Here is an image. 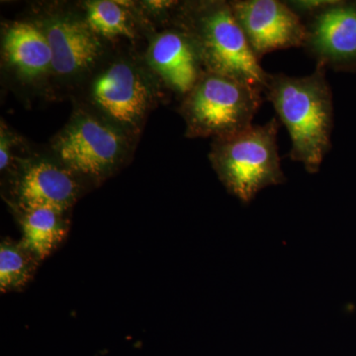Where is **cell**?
Returning <instances> with one entry per match:
<instances>
[{"instance_id": "cell-1", "label": "cell", "mask_w": 356, "mask_h": 356, "mask_svg": "<svg viewBox=\"0 0 356 356\" xmlns=\"http://www.w3.org/2000/svg\"><path fill=\"white\" fill-rule=\"evenodd\" d=\"M163 86L137 51L114 46L72 91L74 106L139 140Z\"/></svg>"}, {"instance_id": "cell-2", "label": "cell", "mask_w": 356, "mask_h": 356, "mask_svg": "<svg viewBox=\"0 0 356 356\" xmlns=\"http://www.w3.org/2000/svg\"><path fill=\"white\" fill-rule=\"evenodd\" d=\"M290 139V158L309 173L320 170L331 149L334 108L325 65L317 64L309 76L268 74L264 88Z\"/></svg>"}, {"instance_id": "cell-3", "label": "cell", "mask_w": 356, "mask_h": 356, "mask_svg": "<svg viewBox=\"0 0 356 356\" xmlns=\"http://www.w3.org/2000/svg\"><path fill=\"white\" fill-rule=\"evenodd\" d=\"M170 25L186 33L206 72L266 88L268 72L250 50L229 1L178 2Z\"/></svg>"}, {"instance_id": "cell-4", "label": "cell", "mask_w": 356, "mask_h": 356, "mask_svg": "<svg viewBox=\"0 0 356 356\" xmlns=\"http://www.w3.org/2000/svg\"><path fill=\"white\" fill-rule=\"evenodd\" d=\"M277 119L250 125L240 132L213 140L209 159L227 191L243 203L259 191L286 181L278 154Z\"/></svg>"}, {"instance_id": "cell-5", "label": "cell", "mask_w": 356, "mask_h": 356, "mask_svg": "<svg viewBox=\"0 0 356 356\" xmlns=\"http://www.w3.org/2000/svg\"><path fill=\"white\" fill-rule=\"evenodd\" d=\"M137 143L99 117L74 106L69 121L51 138L48 151L95 186L131 161Z\"/></svg>"}, {"instance_id": "cell-6", "label": "cell", "mask_w": 356, "mask_h": 356, "mask_svg": "<svg viewBox=\"0 0 356 356\" xmlns=\"http://www.w3.org/2000/svg\"><path fill=\"white\" fill-rule=\"evenodd\" d=\"M262 92L259 86L204 70L180 104L185 136L214 140L248 128L261 108Z\"/></svg>"}, {"instance_id": "cell-7", "label": "cell", "mask_w": 356, "mask_h": 356, "mask_svg": "<svg viewBox=\"0 0 356 356\" xmlns=\"http://www.w3.org/2000/svg\"><path fill=\"white\" fill-rule=\"evenodd\" d=\"M31 19L43 31L53 53L54 98L72 95L114 47L89 27L81 6L50 4Z\"/></svg>"}, {"instance_id": "cell-8", "label": "cell", "mask_w": 356, "mask_h": 356, "mask_svg": "<svg viewBox=\"0 0 356 356\" xmlns=\"http://www.w3.org/2000/svg\"><path fill=\"white\" fill-rule=\"evenodd\" d=\"M8 175L13 205L18 212L42 207L70 212L91 187L49 151L25 152Z\"/></svg>"}, {"instance_id": "cell-9", "label": "cell", "mask_w": 356, "mask_h": 356, "mask_svg": "<svg viewBox=\"0 0 356 356\" xmlns=\"http://www.w3.org/2000/svg\"><path fill=\"white\" fill-rule=\"evenodd\" d=\"M1 67L19 92L51 97L53 53L48 39L31 18L13 21L2 28Z\"/></svg>"}, {"instance_id": "cell-10", "label": "cell", "mask_w": 356, "mask_h": 356, "mask_svg": "<svg viewBox=\"0 0 356 356\" xmlns=\"http://www.w3.org/2000/svg\"><path fill=\"white\" fill-rule=\"evenodd\" d=\"M234 15L257 60L278 50L304 47L306 26L285 1L234 0Z\"/></svg>"}, {"instance_id": "cell-11", "label": "cell", "mask_w": 356, "mask_h": 356, "mask_svg": "<svg viewBox=\"0 0 356 356\" xmlns=\"http://www.w3.org/2000/svg\"><path fill=\"white\" fill-rule=\"evenodd\" d=\"M305 26L304 48L317 64L336 70L356 67V3L337 1Z\"/></svg>"}, {"instance_id": "cell-12", "label": "cell", "mask_w": 356, "mask_h": 356, "mask_svg": "<svg viewBox=\"0 0 356 356\" xmlns=\"http://www.w3.org/2000/svg\"><path fill=\"white\" fill-rule=\"evenodd\" d=\"M144 58L161 86L181 98L193 88L204 72L191 37L173 25L152 35Z\"/></svg>"}, {"instance_id": "cell-13", "label": "cell", "mask_w": 356, "mask_h": 356, "mask_svg": "<svg viewBox=\"0 0 356 356\" xmlns=\"http://www.w3.org/2000/svg\"><path fill=\"white\" fill-rule=\"evenodd\" d=\"M81 8L89 27L112 46L123 41L132 43L147 23L142 13L139 16V11L124 2L92 0L83 2Z\"/></svg>"}, {"instance_id": "cell-14", "label": "cell", "mask_w": 356, "mask_h": 356, "mask_svg": "<svg viewBox=\"0 0 356 356\" xmlns=\"http://www.w3.org/2000/svg\"><path fill=\"white\" fill-rule=\"evenodd\" d=\"M69 212L54 208H32L21 211V243L40 261H44L64 241L69 231Z\"/></svg>"}, {"instance_id": "cell-15", "label": "cell", "mask_w": 356, "mask_h": 356, "mask_svg": "<svg viewBox=\"0 0 356 356\" xmlns=\"http://www.w3.org/2000/svg\"><path fill=\"white\" fill-rule=\"evenodd\" d=\"M39 262L21 241H2L0 245L1 292H13L24 287L34 275Z\"/></svg>"}, {"instance_id": "cell-16", "label": "cell", "mask_w": 356, "mask_h": 356, "mask_svg": "<svg viewBox=\"0 0 356 356\" xmlns=\"http://www.w3.org/2000/svg\"><path fill=\"white\" fill-rule=\"evenodd\" d=\"M22 140L13 132L4 122L0 131V172L8 173L13 170L16 161L25 153L22 151Z\"/></svg>"}, {"instance_id": "cell-17", "label": "cell", "mask_w": 356, "mask_h": 356, "mask_svg": "<svg viewBox=\"0 0 356 356\" xmlns=\"http://www.w3.org/2000/svg\"><path fill=\"white\" fill-rule=\"evenodd\" d=\"M336 2L337 0H287L285 3L305 23Z\"/></svg>"}]
</instances>
